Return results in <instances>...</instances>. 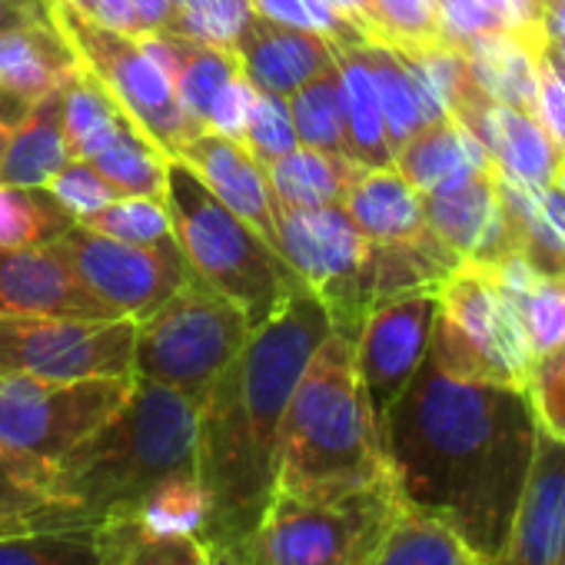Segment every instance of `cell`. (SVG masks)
<instances>
[{
  "mask_svg": "<svg viewBox=\"0 0 565 565\" xmlns=\"http://www.w3.org/2000/svg\"><path fill=\"white\" fill-rule=\"evenodd\" d=\"M249 18H253L249 0H186V4H177L167 34L233 51Z\"/></svg>",
  "mask_w": 565,
  "mask_h": 565,
  "instance_id": "cell-40",
  "label": "cell"
},
{
  "mask_svg": "<svg viewBox=\"0 0 565 565\" xmlns=\"http://www.w3.org/2000/svg\"><path fill=\"white\" fill-rule=\"evenodd\" d=\"M107 565H206V542L183 529H150L140 522L100 525Z\"/></svg>",
  "mask_w": 565,
  "mask_h": 565,
  "instance_id": "cell-34",
  "label": "cell"
},
{
  "mask_svg": "<svg viewBox=\"0 0 565 565\" xmlns=\"http://www.w3.org/2000/svg\"><path fill=\"white\" fill-rule=\"evenodd\" d=\"M327 4L343 11L347 18H353L373 38V0H327Z\"/></svg>",
  "mask_w": 565,
  "mask_h": 565,
  "instance_id": "cell-54",
  "label": "cell"
},
{
  "mask_svg": "<svg viewBox=\"0 0 565 565\" xmlns=\"http://www.w3.org/2000/svg\"><path fill=\"white\" fill-rule=\"evenodd\" d=\"M330 333L323 303L303 287L249 333L246 347L203 393L196 413L203 542L246 545L256 532L276 492L290 396Z\"/></svg>",
  "mask_w": 565,
  "mask_h": 565,
  "instance_id": "cell-2",
  "label": "cell"
},
{
  "mask_svg": "<svg viewBox=\"0 0 565 565\" xmlns=\"http://www.w3.org/2000/svg\"><path fill=\"white\" fill-rule=\"evenodd\" d=\"M137 323L0 317V373H21L54 383L134 376Z\"/></svg>",
  "mask_w": 565,
  "mask_h": 565,
  "instance_id": "cell-11",
  "label": "cell"
},
{
  "mask_svg": "<svg viewBox=\"0 0 565 565\" xmlns=\"http://www.w3.org/2000/svg\"><path fill=\"white\" fill-rule=\"evenodd\" d=\"M472 565H486V562H479V558H476V562H472Z\"/></svg>",
  "mask_w": 565,
  "mask_h": 565,
  "instance_id": "cell-61",
  "label": "cell"
},
{
  "mask_svg": "<svg viewBox=\"0 0 565 565\" xmlns=\"http://www.w3.org/2000/svg\"><path fill=\"white\" fill-rule=\"evenodd\" d=\"M51 14L71 47L81 57V67L104 84V90L137 120V127L167 153L173 157L180 143L196 137L190 120L183 117L170 77L163 67L147 54L140 38L104 28L64 0H51Z\"/></svg>",
  "mask_w": 565,
  "mask_h": 565,
  "instance_id": "cell-10",
  "label": "cell"
},
{
  "mask_svg": "<svg viewBox=\"0 0 565 565\" xmlns=\"http://www.w3.org/2000/svg\"><path fill=\"white\" fill-rule=\"evenodd\" d=\"M545 31L539 21L512 24L499 34H486L469 41L466 61L476 87L512 110L539 114V54L545 47Z\"/></svg>",
  "mask_w": 565,
  "mask_h": 565,
  "instance_id": "cell-21",
  "label": "cell"
},
{
  "mask_svg": "<svg viewBox=\"0 0 565 565\" xmlns=\"http://www.w3.org/2000/svg\"><path fill=\"white\" fill-rule=\"evenodd\" d=\"M539 124L565 150V71L539 54Z\"/></svg>",
  "mask_w": 565,
  "mask_h": 565,
  "instance_id": "cell-47",
  "label": "cell"
},
{
  "mask_svg": "<svg viewBox=\"0 0 565 565\" xmlns=\"http://www.w3.org/2000/svg\"><path fill=\"white\" fill-rule=\"evenodd\" d=\"M243 310L196 273L134 337V380L160 383L203 399L210 383L233 363L249 340Z\"/></svg>",
  "mask_w": 565,
  "mask_h": 565,
  "instance_id": "cell-8",
  "label": "cell"
},
{
  "mask_svg": "<svg viewBox=\"0 0 565 565\" xmlns=\"http://www.w3.org/2000/svg\"><path fill=\"white\" fill-rule=\"evenodd\" d=\"M393 167L419 193H446L452 186H462L495 170L486 147L456 117H439L426 124L416 137H409L396 150Z\"/></svg>",
  "mask_w": 565,
  "mask_h": 565,
  "instance_id": "cell-23",
  "label": "cell"
},
{
  "mask_svg": "<svg viewBox=\"0 0 565 565\" xmlns=\"http://www.w3.org/2000/svg\"><path fill=\"white\" fill-rule=\"evenodd\" d=\"M130 386L134 376L54 383L0 373V449L51 489L64 456L127 399Z\"/></svg>",
  "mask_w": 565,
  "mask_h": 565,
  "instance_id": "cell-9",
  "label": "cell"
},
{
  "mask_svg": "<svg viewBox=\"0 0 565 565\" xmlns=\"http://www.w3.org/2000/svg\"><path fill=\"white\" fill-rule=\"evenodd\" d=\"M343 206L350 220L360 226V233L376 243L416 239L429 233L423 193L396 167L363 170L353 180Z\"/></svg>",
  "mask_w": 565,
  "mask_h": 565,
  "instance_id": "cell-25",
  "label": "cell"
},
{
  "mask_svg": "<svg viewBox=\"0 0 565 565\" xmlns=\"http://www.w3.org/2000/svg\"><path fill=\"white\" fill-rule=\"evenodd\" d=\"M74 160L64 127V84L44 94L31 114L11 130L0 183L8 186H47L57 170Z\"/></svg>",
  "mask_w": 565,
  "mask_h": 565,
  "instance_id": "cell-26",
  "label": "cell"
},
{
  "mask_svg": "<svg viewBox=\"0 0 565 565\" xmlns=\"http://www.w3.org/2000/svg\"><path fill=\"white\" fill-rule=\"evenodd\" d=\"M0 565H107L100 525H38L0 535Z\"/></svg>",
  "mask_w": 565,
  "mask_h": 565,
  "instance_id": "cell-32",
  "label": "cell"
},
{
  "mask_svg": "<svg viewBox=\"0 0 565 565\" xmlns=\"http://www.w3.org/2000/svg\"><path fill=\"white\" fill-rule=\"evenodd\" d=\"M363 54L366 64L373 71L376 81V94H380V107H383V120H386V137H390V150L396 157V150L416 137L426 124L439 120V114L433 110V104L426 100L423 87L416 84L413 71L403 64V57L383 44V41H363Z\"/></svg>",
  "mask_w": 565,
  "mask_h": 565,
  "instance_id": "cell-29",
  "label": "cell"
},
{
  "mask_svg": "<svg viewBox=\"0 0 565 565\" xmlns=\"http://www.w3.org/2000/svg\"><path fill=\"white\" fill-rule=\"evenodd\" d=\"M426 226L466 263L495 266L515 256V233L495 170L446 193H423Z\"/></svg>",
  "mask_w": 565,
  "mask_h": 565,
  "instance_id": "cell-17",
  "label": "cell"
},
{
  "mask_svg": "<svg viewBox=\"0 0 565 565\" xmlns=\"http://www.w3.org/2000/svg\"><path fill=\"white\" fill-rule=\"evenodd\" d=\"M373 41L393 47L443 41L439 0H373Z\"/></svg>",
  "mask_w": 565,
  "mask_h": 565,
  "instance_id": "cell-41",
  "label": "cell"
},
{
  "mask_svg": "<svg viewBox=\"0 0 565 565\" xmlns=\"http://www.w3.org/2000/svg\"><path fill=\"white\" fill-rule=\"evenodd\" d=\"M196 413L200 399L134 380L127 399L54 469V499L77 525L140 522L200 535Z\"/></svg>",
  "mask_w": 565,
  "mask_h": 565,
  "instance_id": "cell-3",
  "label": "cell"
},
{
  "mask_svg": "<svg viewBox=\"0 0 565 565\" xmlns=\"http://www.w3.org/2000/svg\"><path fill=\"white\" fill-rule=\"evenodd\" d=\"M130 124L137 120L127 117V110L84 67L64 81V127L74 160H94Z\"/></svg>",
  "mask_w": 565,
  "mask_h": 565,
  "instance_id": "cell-31",
  "label": "cell"
},
{
  "mask_svg": "<svg viewBox=\"0 0 565 565\" xmlns=\"http://www.w3.org/2000/svg\"><path fill=\"white\" fill-rule=\"evenodd\" d=\"M0 317L120 320L87 290L54 243L0 249Z\"/></svg>",
  "mask_w": 565,
  "mask_h": 565,
  "instance_id": "cell-15",
  "label": "cell"
},
{
  "mask_svg": "<svg viewBox=\"0 0 565 565\" xmlns=\"http://www.w3.org/2000/svg\"><path fill=\"white\" fill-rule=\"evenodd\" d=\"M51 18L47 0H0V34H8L21 24Z\"/></svg>",
  "mask_w": 565,
  "mask_h": 565,
  "instance_id": "cell-50",
  "label": "cell"
},
{
  "mask_svg": "<svg viewBox=\"0 0 565 565\" xmlns=\"http://www.w3.org/2000/svg\"><path fill=\"white\" fill-rule=\"evenodd\" d=\"M51 196L74 216V223H81L84 216L104 210L107 203H114L120 193L110 186V180L87 160H71L64 170H57L47 183Z\"/></svg>",
  "mask_w": 565,
  "mask_h": 565,
  "instance_id": "cell-45",
  "label": "cell"
},
{
  "mask_svg": "<svg viewBox=\"0 0 565 565\" xmlns=\"http://www.w3.org/2000/svg\"><path fill=\"white\" fill-rule=\"evenodd\" d=\"M380 436L399 502L443 522L489 565L535 456L539 423L529 393L449 376L426 356Z\"/></svg>",
  "mask_w": 565,
  "mask_h": 565,
  "instance_id": "cell-1",
  "label": "cell"
},
{
  "mask_svg": "<svg viewBox=\"0 0 565 565\" xmlns=\"http://www.w3.org/2000/svg\"><path fill=\"white\" fill-rule=\"evenodd\" d=\"M87 163H94L120 196L167 200V163H170V157L137 124H130L107 150H100Z\"/></svg>",
  "mask_w": 565,
  "mask_h": 565,
  "instance_id": "cell-35",
  "label": "cell"
},
{
  "mask_svg": "<svg viewBox=\"0 0 565 565\" xmlns=\"http://www.w3.org/2000/svg\"><path fill=\"white\" fill-rule=\"evenodd\" d=\"M439 313V290L403 294L370 310L353 343L356 376L376 426L403 396L419 363L426 360L433 323ZM383 439V436H380Z\"/></svg>",
  "mask_w": 565,
  "mask_h": 565,
  "instance_id": "cell-13",
  "label": "cell"
},
{
  "mask_svg": "<svg viewBox=\"0 0 565 565\" xmlns=\"http://www.w3.org/2000/svg\"><path fill=\"white\" fill-rule=\"evenodd\" d=\"M177 4H186V0H177Z\"/></svg>",
  "mask_w": 565,
  "mask_h": 565,
  "instance_id": "cell-62",
  "label": "cell"
},
{
  "mask_svg": "<svg viewBox=\"0 0 565 565\" xmlns=\"http://www.w3.org/2000/svg\"><path fill=\"white\" fill-rule=\"evenodd\" d=\"M8 140H11V127L0 120V163H4V150H8Z\"/></svg>",
  "mask_w": 565,
  "mask_h": 565,
  "instance_id": "cell-57",
  "label": "cell"
},
{
  "mask_svg": "<svg viewBox=\"0 0 565 565\" xmlns=\"http://www.w3.org/2000/svg\"><path fill=\"white\" fill-rule=\"evenodd\" d=\"M426 356L449 376L525 390L535 366L519 307L486 263H459L439 287Z\"/></svg>",
  "mask_w": 565,
  "mask_h": 565,
  "instance_id": "cell-6",
  "label": "cell"
},
{
  "mask_svg": "<svg viewBox=\"0 0 565 565\" xmlns=\"http://www.w3.org/2000/svg\"><path fill=\"white\" fill-rule=\"evenodd\" d=\"M539 24H542V31H545L548 41L565 38V0H552V4L542 11Z\"/></svg>",
  "mask_w": 565,
  "mask_h": 565,
  "instance_id": "cell-55",
  "label": "cell"
},
{
  "mask_svg": "<svg viewBox=\"0 0 565 565\" xmlns=\"http://www.w3.org/2000/svg\"><path fill=\"white\" fill-rule=\"evenodd\" d=\"M287 104H290V117H294L300 147L350 157V147H347V110H343V90H340L337 67L320 74V77H313L310 84H303L297 94L287 97Z\"/></svg>",
  "mask_w": 565,
  "mask_h": 565,
  "instance_id": "cell-37",
  "label": "cell"
},
{
  "mask_svg": "<svg viewBox=\"0 0 565 565\" xmlns=\"http://www.w3.org/2000/svg\"><path fill=\"white\" fill-rule=\"evenodd\" d=\"M81 223L124 243H140V246L173 243L170 206L167 200H153V196H117L114 203L84 216Z\"/></svg>",
  "mask_w": 565,
  "mask_h": 565,
  "instance_id": "cell-39",
  "label": "cell"
},
{
  "mask_svg": "<svg viewBox=\"0 0 565 565\" xmlns=\"http://www.w3.org/2000/svg\"><path fill=\"white\" fill-rule=\"evenodd\" d=\"M555 186H558V190L565 193V167H562V173H558V180H555Z\"/></svg>",
  "mask_w": 565,
  "mask_h": 565,
  "instance_id": "cell-59",
  "label": "cell"
},
{
  "mask_svg": "<svg viewBox=\"0 0 565 565\" xmlns=\"http://www.w3.org/2000/svg\"><path fill=\"white\" fill-rule=\"evenodd\" d=\"M542 54L552 61V64H558L562 71H565V38H555V41H545V47H542Z\"/></svg>",
  "mask_w": 565,
  "mask_h": 565,
  "instance_id": "cell-56",
  "label": "cell"
},
{
  "mask_svg": "<svg viewBox=\"0 0 565 565\" xmlns=\"http://www.w3.org/2000/svg\"><path fill=\"white\" fill-rule=\"evenodd\" d=\"M525 393L539 429L565 443V343L535 360Z\"/></svg>",
  "mask_w": 565,
  "mask_h": 565,
  "instance_id": "cell-44",
  "label": "cell"
},
{
  "mask_svg": "<svg viewBox=\"0 0 565 565\" xmlns=\"http://www.w3.org/2000/svg\"><path fill=\"white\" fill-rule=\"evenodd\" d=\"M74 71H81V57L54 14L0 34V90L4 94L38 104Z\"/></svg>",
  "mask_w": 565,
  "mask_h": 565,
  "instance_id": "cell-24",
  "label": "cell"
},
{
  "mask_svg": "<svg viewBox=\"0 0 565 565\" xmlns=\"http://www.w3.org/2000/svg\"><path fill=\"white\" fill-rule=\"evenodd\" d=\"M54 246L67 256L74 273L100 303L134 323L160 310L193 273L177 239L140 246L74 223L54 239Z\"/></svg>",
  "mask_w": 565,
  "mask_h": 565,
  "instance_id": "cell-12",
  "label": "cell"
},
{
  "mask_svg": "<svg viewBox=\"0 0 565 565\" xmlns=\"http://www.w3.org/2000/svg\"><path fill=\"white\" fill-rule=\"evenodd\" d=\"M337 74L343 90V110H347V147L350 157L366 167H393V150L386 137V120L376 94L373 71L363 54V41L356 44H337Z\"/></svg>",
  "mask_w": 565,
  "mask_h": 565,
  "instance_id": "cell-27",
  "label": "cell"
},
{
  "mask_svg": "<svg viewBox=\"0 0 565 565\" xmlns=\"http://www.w3.org/2000/svg\"><path fill=\"white\" fill-rule=\"evenodd\" d=\"M558 565H565V548H562V562H558Z\"/></svg>",
  "mask_w": 565,
  "mask_h": 565,
  "instance_id": "cell-60",
  "label": "cell"
},
{
  "mask_svg": "<svg viewBox=\"0 0 565 565\" xmlns=\"http://www.w3.org/2000/svg\"><path fill=\"white\" fill-rule=\"evenodd\" d=\"M399 509L393 482L323 499L276 489L246 552L253 565H370Z\"/></svg>",
  "mask_w": 565,
  "mask_h": 565,
  "instance_id": "cell-7",
  "label": "cell"
},
{
  "mask_svg": "<svg viewBox=\"0 0 565 565\" xmlns=\"http://www.w3.org/2000/svg\"><path fill=\"white\" fill-rule=\"evenodd\" d=\"M137 38L170 77V87L190 127L196 134L210 130V114L220 94L243 74L236 54L223 47L196 44L177 34H137Z\"/></svg>",
  "mask_w": 565,
  "mask_h": 565,
  "instance_id": "cell-22",
  "label": "cell"
},
{
  "mask_svg": "<svg viewBox=\"0 0 565 565\" xmlns=\"http://www.w3.org/2000/svg\"><path fill=\"white\" fill-rule=\"evenodd\" d=\"M74 226V216L51 196L47 186L0 183V249L44 246Z\"/></svg>",
  "mask_w": 565,
  "mask_h": 565,
  "instance_id": "cell-36",
  "label": "cell"
},
{
  "mask_svg": "<svg viewBox=\"0 0 565 565\" xmlns=\"http://www.w3.org/2000/svg\"><path fill=\"white\" fill-rule=\"evenodd\" d=\"M532 4H535V14L542 18V11H545V8L552 4V0H532Z\"/></svg>",
  "mask_w": 565,
  "mask_h": 565,
  "instance_id": "cell-58",
  "label": "cell"
},
{
  "mask_svg": "<svg viewBox=\"0 0 565 565\" xmlns=\"http://www.w3.org/2000/svg\"><path fill=\"white\" fill-rule=\"evenodd\" d=\"M137 18H140V34H167L177 0H134Z\"/></svg>",
  "mask_w": 565,
  "mask_h": 565,
  "instance_id": "cell-51",
  "label": "cell"
},
{
  "mask_svg": "<svg viewBox=\"0 0 565 565\" xmlns=\"http://www.w3.org/2000/svg\"><path fill=\"white\" fill-rule=\"evenodd\" d=\"M183 160L206 190L236 216H243L266 243H276V196L266 167L243 147V140L220 130H200L173 153Z\"/></svg>",
  "mask_w": 565,
  "mask_h": 565,
  "instance_id": "cell-19",
  "label": "cell"
},
{
  "mask_svg": "<svg viewBox=\"0 0 565 565\" xmlns=\"http://www.w3.org/2000/svg\"><path fill=\"white\" fill-rule=\"evenodd\" d=\"M565 548V443L539 429L532 469L505 532L502 548L489 565H558Z\"/></svg>",
  "mask_w": 565,
  "mask_h": 565,
  "instance_id": "cell-16",
  "label": "cell"
},
{
  "mask_svg": "<svg viewBox=\"0 0 565 565\" xmlns=\"http://www.w3.org/2000/svg\"><path fill=\"white\" fill-rule=\"evenodd\" d=\"M539 203H542V213L545 220L558 230V236L565 239V193L558 186H542L539 190Z\"/></svg>",
  "mask_w": 565,
  "mask_h": 565,
  "instance_id": "cell-53",
  "label": "cell"
},
{
  "mask_svg": "<svg viewBox=\"0 0 565 565\" xmlns=\"http://www.w3.org/2000/svg\"><path fill=\"white\" fill-rule=\"evenodd\" d=\"M472 552L436 519L403 505L370 565H472Z\"/></svg>",
  "mask_w": 565,
  "mask_h": 565,
  "instance_id": "cell-33",
  "label": "cell"
},
{
  "mask_svg": "<svg viewBox=\"0 0 565 565\" xmlns=\"http://www.w3.org/2000/svg\"><path fill=\"white\" fill-rule=\"evenodd\" d=\"M356 160L343 153L297 147L294 153L266 163V180L276 196V206L313 210V206H337L347 200L353 180L363 173Z\"/></svg>",
  "mask_w": 565,
  "mask_h": 565,
  "instance_id": "cell-28",
  "label": "cell"
},
{
  "mask_svg": "<svg viewBox=\"0 0 565 565\" xmlns=\"http://www.w3.org/2000/svg\"><path fill=\"white\" fill-rule=\"evenodd\" d=\"M380 482H390V466L356 376L353 343L330 333L290 396L276 489L323 499Z\"/></svg>",
  "mask_w": 565,
  "mask_h": 565,
  "instance_id": "cell-4",
  "label": "cell"
},
{
  "mask_svg": "<svg viewBox=\"0 0 565 565\" xmlns=\"http://www.w3.org/2000/svg\"><path fill=\"white\" fill-rule=\"evenodd\" d=\"M167 206L173 239L190 269L230 297L249 330L263 327L307 282L243 216L226 210L206 183L177 157L167 163Z\"/></svg>",
  "mask_w": 565,
  "mask_h": 565,
  "instance_id": "cell-5",
  "label": "cell"
},
{
  "mask_svg": "<svg viewBox=\"0 0 565 565\" xmlns=\"http://www.w3.org/2000/svg\"><path fill=\"white\" fill-rule=\"evenodd\" d=\"M532 8H535V4H532Z\"/></svg>",
  "mask_w": 565,
  "mask_h": 565,
  "instance_id": "cell-63",
  "label": "cell"
},
{
  "mask_svg": "<svg viewBox=\"0 0 565 565\" xmlns=\"http://www.w3.org/2000/svg\"><path fill=\"white\" fill-rule=\"evenodd\" d=\"M249 4L266 21L287 24V28H300V31H317V34L330 38L333 44L370 41V34L353 18H347L343 11L330 8L327 0H249Z\"/></svg>",
  "mask_w": 565,
  "mask_h": 565,
  "instance_id": "cell-42",
  "label": "cell"
},
{
  "mask_svg": "<svg viewBox=\"0 0 565 565\" xmlns=\"http://www.w3.org/2000/svg\"><path fill=\"white\" fill-rule=\"evenodd\" d=\"M459 124H466L476 134V140L486 147V153L505 180L525 186H555L565 167V150L548 137L539 117L479 97L459 117Z\"/></svg>",
  "mask_w": 565,
  "mask_h": 565,
  "instance_id": "cell-20",
  "label": "cell"
},
{
  "mask_svg": "<svg viewBox=\"0 0 565 565\" xmlns=\"http://www.w3.org/2000/svg\"><path fill=\"white\" fill-rule=\"evenodd\" d=\"M243 147L266 167L279 157H287L300 147L297 140V127L290 117V104L287 97H276V94H259L253 97L246 127H243Z\"/></svg>",
  "mask_w": 565,
  "mask_h": 565,
  "instance_id": "cell-43",
  "label": "cell"
},
{
  "mask_svg": "<svg viewBox=\"0 0 565 565\" xmlns=\"http://www.w3.org/2000/svg\"><path fill=\"white\" fill-rule=\"evenodd\" d=\"M439 28L443 41L466 47L469 41L499 34L512 24L495 8H489L486 0H439Z\"/></svg>",
  "mask_w": 565,
  "mask_h": 565,
  "instance_id": "cell-46",
  "label": "cell"
},
{
  "mask_svg": "<svg viewBox=\"0 0 565 565\" xmlns=\"http://www.w3.org/2000/svg\"><path fill=\"white\" fill-rule=\"evenodd\" d=\"M253 97H256V87L239 74L216 100L213 114H210V130H220L226 137H243V127H246V117H249V107H253Z\"/></svg>",
  "mask_w": 565,
  "mask_h": 565,
  "instance_id": "cell-48",
  "label": "cell"
},
{
  "mask_svg": "<svg viewBox=\"0 0 565 565\" xmlns=\"http://www.w3.org/2000/svg\"><path fill=\"white\" fill-rule=\"evenodd\" d=\"M38 525H77L71 512L21 462L0 449V535Z\"/></svg>",
  "mask_w": 565,
  "mask_h": 565,
  "instance_id": "cell-38",
  "label": "cell"
},
{
  "mask_svg": "<svg viewBox=\"0 0 565 565\" xmlns=\"http://www.w3.org/2000/svg\"><path fill=\"white\" fill-rule=\"evenodd\" d=\"M206 565H253V558L239 542H206Z\"/></svg>",
  "mask_w": 565,
  "mask_h": 565,
  "instance_id": "cell-52",
  "label": "cell"
},
{
  "mask_svg": "<svg viewBox=\"0 0 565 565\" xmlns=\"http://www.w3.org/2000/svg\"><path fill=\"white\" fill-rule=\"evenodd\" d=\"M492 269L499 273V279L509 287V294L519 307V317H522V327H525L535 360L558 350L565 343V279L532 273L522 263V256H509V259L495 263Z\"/></svg>",
  "mask_w": 565,
  "mask_h": 565,
  "instance_id": "cell-30",
  "label": "cell"
},
{
  "mask_svg": "<svg viewBox=\"0 0 565 565\" xmlns=\"http://www.w3.org/2000/svg\"><path fill=\"white\" fill-rule=\"evenodd\" d=\"M366 236L350 220L347 206H313L294 210L276 206V253L294 266V273L307 282L323 303L327 317H333L366 253Z\"/></svg>",
  "mask_w": 565,
  "mask_h": 565,
  "instance_id": "cell-14",
  "label": "cell"
},
{
  "mask_svg": "<svg viewBox=\"0 0 565 565\" xmlns=\"http://www.w3.org/2000/svg\"><path fill=\"white\" fill-rule=\"evenodd\" d=\"M233 54L239 61L243 77L259 94L276 97H290L313 77L337 67V44L330 38L266 21L256 11L239 31Z\"/></svg>",
  "mask_w": 565,
  "mask_h": 565,
  "instance_id": "cell-18",
  "label": "cell"
},
{
  "mask_svg": "<svg viewBox=\"0 0 565 565\" xmlns=\"http://www.w3.org/2000/svg\"><path fill=\"white\" fill-rule=\"evenodd\" d=\"M51 4V0H47ZM74 11H81L84 18L104 24V28H114V31H124V34H140V18H137V4L134 0H64Z\"/></svg>",
  "mask_w": 565,
  "mask_h": 565,
  "instance_id": "cell-49",
  "label": "cell"
}]
</instances>
